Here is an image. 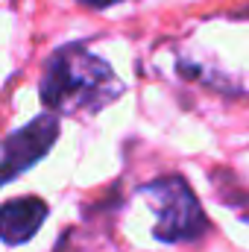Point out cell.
I'll list each match as a JSON object with an SVG mask.
<instances>
[{"mask_svg": "<svg viewBox=\"0 0 249 252\" xmlns=\"http://www.w3.org/2000/svg\"><path fill=\"white\" fill-rule=\"evenodd\" d=\"M38 94L47 112L94 115L124 94V82L103 56L82 44H67L47 59Z\"/></svg>", "mask_w": 249, "mask_h": 252, "instance_id": "cell-1", "label": "cell"}, {"mask_svg": "<svg viewBox=\"0 0 249 252\" xmlns=\"http://www.w3.org/2000/svg\"><path fill=\"white\" fill-rule=\"evenodd\" d=\"M141 196L156 214L153 238L161 244H190L208 232L205 211L182 176H161L141 185Z\"/></svg>", "mask_w": 249, "mask_h": 252, "instance_id": "cell-2", "label": "cell"}, {"mask_svg": "<svg viewBox=\"0 0 249 252\" xmlns=\"http://www.w3.org/2000/svg\"><path fill=\"white\" fill-rule=\"evenodd\" d=\"M59 138V115L56 112H44L35 121L12 132L3 141V156H0V185L18 179L24 170H30L32 164H38L56 144Z\"/></svg>", "mask_w": 249, "mask_h": 252, "instance_id": "cell-3", "label": "cell"}, {"mask_svg": "<svg viewBox=\"0 0 249 252\" xmlns=\"http://www.w3.org/2000/svg\"><path fill=\"white\" fill-rule=\"evenodd\" d=\"M47 217V202L38 196H21L0 205V241L9 247H21L35 238Z\"/></svg>", "mask_w": 249, "mask_h": 252, "instance_id": "cell-4", "label": "cell"}, {"mask_svg": "<svg viewBox=\"0 0 249 252\" xmlns=\"http://www.w3.org/2000/svg\"><path fill=\"white\" fill-rule=\"evenodd\" d=\"M82 6H88V9H106V6H115V3H121V0H79Z\"/></svg>", "mask_w": 249, "mask_h": 252, "instance_id": "cell-5", "label": "cell"}]
</instances>
